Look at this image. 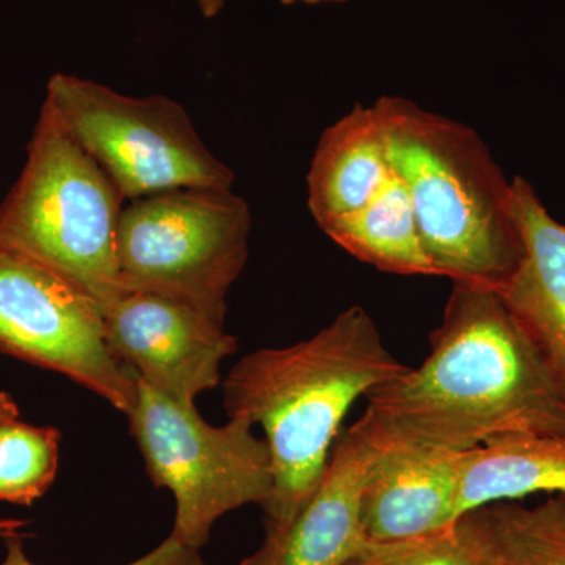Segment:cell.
I'll use <instances>...</instances> for the list:
<instances>
[{"mask_svg": "<svg viewBox=\"0 0 565 565\" xmlns=\"http://www.w3.org/2000/svg\"><path fill=\"white\" fill-rule=\"evenodd\" d=\"M399 444L470 451L508 435L565 438V390L500 294L452 282L430 352L366 396Z\"/></svg>", "mask_w": 565, "mask_h": 565, "instance_id": "obj_1", "label": "cell"}, {"mask_svg": "<svg viewBox=\"0 0 565 565\" xmlns=\"http://www.w3.org/2000/svg\"><path fill=\"white\" fill-rule=\"evenodd\" d=\"M386 438L366 416L340 434L313 497L239 565H348L367 544L362 497Z\"/></svg>", "mask_w": 565, "mask_h": 565, "instance_id": "obj_10", "label": "cell"}, {"mask_svg": "<svg viewBox=\"0 0 565 565\" xmlns=\"http://www.w3.org/2000/svg\"><path fill=\"white\" fill-rule=\"evenodd\" d=\"M0 565H35L25 555L20 535L7 539V555ZM128 565H204L200 550L191 548L170 534L158 548Z\"/></svg>", "mask_w": 565, "mask_h": 565, "instance_id": "obj_19", "label": "cell"}, {"mask_svg": "<svg viewBox=\"0 0 565 565\" xmlns=\"http://www.w3.org/2000/svg\"><path fill=\"white\" fill-rule=\"evenodd\" d=\"M511 206L523 256L494 291L525 327L565 390V225L548 214L525 178L511 181Z\"/></svg>", "mask_w": 565, "mask_h": 565, "instance_id": "obj_12", "label": "cell"}, {"mask_svg": "<svg viewBox=\"0 0 565 565\" xmlns=\"http://www.w3.org/2000/svg\"><path fill=\"white\" fill-rule=\"evenodd\" d=\"M61 433L9 419L0 423V501L31 505L55 481Z\"/></svg>", "mask_w": 565, "mask_h": 565, "instance_id": "obj_17", "label": "cell"}, {"mask_svg": "<svg viewBox=\"0 0 565 565\" xmlns=\"http://www.w3.org/2000/svg\"><path fill=\"white\" fill-rule=\"evenodd\" d=\"M106 341L145 384L181 404L221 384L222 362L239 343L225 326L189 305L125 291L103 305Z\"/></svg>", "mask_w": 565, "mask_h": 565, "instance_id": "obj_9", "label": "cell"}, {"mask_svg": "<svg viewBox=\"0 0 565 565\" xmlns=\"http://www.w3.org/2000/svg\"><path fill=\"white\" fill-rule=\"evenodd\" d=\"M534 493H565V438L508 435L462 452L457 516Z\"/></svg>", "mask_w": 565, "mask_h": 565, "instance_id": "obj_14", "label": "cell"}, {"mask_svg": "<svg viewBox=\"0 0 565 565\" xmlns=\"http://www.w3.org/2000/svg\"><path fill=\"white\" fill-rule=\"evenodd\" d=\"M125 204L43 103L24 169L0 204V244L50 267L102 308L125 292L117 256Z\"/></svg>", "mask_w": 565, "mask_h": 565, "instance_id": "obj_4", "label": "cell"}, {"mask_svg": "<svg viewBox=\"0 0 565 565\" xmlns=\"http://www.w3.org/2000/svg\"><path fill=\"white\" fill-rule=\"evenodd\" d=\"M348 565H514L487 508L475 509L434 533L404 541L367 542Z\"/></svg>", "mask_w": 565, "mask_h": 565, "instance_id": "obj_16", "label": "cell"}, {"mask_svg": "<svg viewBox=\"0 0 565 565\" xmlns=\"http://www.w3.org/2000/svg\"><path fill=\"white\" fill-rule=\"evenodd\" d=\"M20 418V408L9 393L0 392V423Z\"/></svg>", "mask_w": 565, "mask_h": 565, "instance_id": "obj_20", "label": "cell"}, {"mask_svg": "<svg viewBox=\"0 0 565 565\" xmlns=\"http://www.w3.org/2000/svg\"><path fill=\"white\" fill-rule=\"evenodd\" d=\"M462 452L386 438L384 455L363 490L366 541H404L456 522Z\"/></svg>", "mask_w": 565, "mask_h": 565, "instance_id": "obj_11", "label": "cell"}, {"mask_svg": "<svg viewBox=\"0 0 565 565\" xmlns=\"http://www.w3.org/2000/svg\"><path fill=\"white\" fill-rule=\"evenodd\" d=\"M25 526V522L14 519H0V537L9 539L20 533L21 527Z\"/></svg>", "mask_w": 565, "mask_h": 565, "instance_id": "obj_22", "label": "cell"}, {"mask_svg": "<svg viewBox=\"0 0 565 565\" xmlns=\"http://www.w3.org/2000/svg\"><path fill=\"white\" fill-rule=\"evenodd\" d=\"M250 233V206L233 189H177L132 200L118 226L122 289L177 300L225 326Z\"/></svg>", "mask_w": 565, "mask_h": 565, "instance_id": "obj_5", "label": "cell"}, {"mask_svg": "<svg viewBox=\"0 0 565 565\" xmlns=\"http://www.w3.org/2000/svg\"><path fill=\"white\" fill-rule=\"evenodd\" d=\"M278 2H281L282 6H297V3H300V6H329V3H345L349 2V0H278Z\"/></svg>", "mask_w": 565, "mask_h": 565, "instance_id": "obj_23", "label": "cell"}, {"mask_svg": "<svg viewBox=\"0 0 565 565\" xmlns=\"http://www.w3.org/2000/svg\"><path fill=\"white\" fill-rule=\"evenodd\" d=\"M0 351L65 375L122 415L137 374L110 351L102 308L73 282L0 244Z\"/></svg>", "mask_w": 565, "mask_h": 565, "instance_id": "obj_8", "label": "cell"}, {"mask_svg": "<svg viewBox=\"0 0 565 565\" xmlns=\"http://www.w3.org/2000/svg\"><path fill=\"white\" fill-rule=\"evenodd\" d=\"M323 233L349 255L382 273L437 277L424 250L411 196L396 172L363 210Z\"/></svg>", "mask_w": 565, "mask_h": 565, "instance_id": "obj_15", "label": "cell"}, {"mask_svg": "<svg viewBox=\"0 0 565 565\" xmlns=\"http://www.w3.org/2000/svg\"><path fill=\"white\" fill-rule=\"evenodd\" d=\"M394 170L374 106L356 104L322 132L308 172V207L322 232L363 210Z\"/></svg>", "mask_w": 565, "mask_h": 565, "instance_id": "obj_13", "label": "cell"}, {"mask_svg": "<svg viewBox=\"0 0 565 565\" xmlns=\"http://www.w3.org/2000/svg\"><path fill=\"white\" fill-rule=\"evenodd\" d=\"M193 2L206 20H214L226 6V0H193Z\"/></svg>", "mask_w": 565, "mask_h": 565, "instance_id": "obj_21", "label": "cell"}, {"mask_svg": "<svg viewBox=\"0 0 565 565\" xmlns=\"http://www.w3.org/2000/svg\"><path fill=\"white\" fill-rule=\"evenodd\" d=\"M128 418L152 484L173 494L172 535L182 544L203 548L223 515L269 500L273 457L247 419L211 426L195 405L178 403L139 377Z\"/></svg>", "mask_w": 565, "mask_h": 565, "instance_id": "obj_6", "label": "cell"}, {"mask_svg": "<svg viewBox=\"0 0 565 565\" xmlns=\"http://www.w3.org/2000/svg\"><path fill=\"white\" fill-rule=\"evenodd\" d=\"M514 565H565V493L535 508L514 501L486 505Z\"/></svg>", "mask_w": 565, "mask_h": 565, "instance_id": "obj_18", "label": "cell"}, {"mask_svg": "<svg viewBox=\"0 0 565 565\" xmlns=\"http://www.w3.org/2000/svg\"><path fill=\"white\" fill-rule=\"evenodd\" d=\"M44 103L126 203L177 189H233L236 174L212 154L172 98H136L57 73L47 82Z\"/></svg>", "mask_w": 565, "mask_h": 565, "instance_id": "obj_7", "label": "cell"}, {"mask_svg": "<svg viewBox=\"0 0 565 565\" xmlns=\"http://www.w3.org/2000/svg\"><path fill=\"white\" fill-rule=\"evenodd\" d=\"M407 370L359 305L308 340L234 364L223 407L230 418L259 424L273 457L274 489L262 505L266 535L288 527L313 497L352 405Z\"/></svg>", "mask_w": 565, "mask_h": 565, "instance_id": "obj_2", "label": "cell"}, {"mask_svg": "<svg viewBox=\"0 0 565 565\" xmlns=\"http://www.w3.org/2000/svg\"><path fill=\"white\" fill-rule=\"evenodd\" d=\"M373 106L437 277L500 288L522 259L523 241L511 181L484 140L403 96H382Z\"/></svg>", "mask_w": 565, "mask_h": 565, "instance_id": "obj_3", "label": "cell"}]
</instances>
